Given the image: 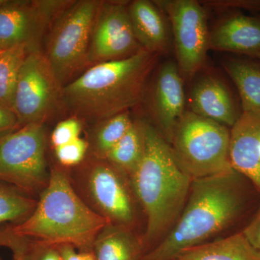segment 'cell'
Masks as SVG:
<instances>
[{"label": "cell", "instance_id": "1", "mask_svg": "<svg viewBox=\"0 0 260 260\" xmlns=\"http://www.w3.org/2000/svg\"><path fill=\"white\" fill-rule=\"evenodd\" d=\"M249 179L234 170L191 181L187 200L170 232L142 260H172L208 242L242 218L251 200Z\"/></svg>", "mask_w": 260, "mask_h": 260}, {"label": "cell", "instance_id": "2", "mask_svg": "<svg viewBox=\"0 0 260 260\" xmlns=\"http://www.w3.org/2000/svg\"><path fill=\"white\" fill-rule=\"evenodd\" d=\"M145 136L144 156L129 177L146 218L144 233L140 236L145 254L174 226L185 205L193 180L177 164L167 140L148 123L145 124Z\"/></svg>", "mask_w": 260, "mask_h": 260}, {"label": "cell", "instance_id": "3", "mask_svg": "<svg viewBox=\"0 0 260 260\" xmlns=\"http://www.w3.org/2000/svg\"><path fill=\"white\" fill-rule=\"evenodd\" d=\"M158 55L142 49L134 55L92 65L61 89V102L75 116L105 121L128 112L144 98Z\"/></svg>", "mask_w": 260, "mask_h": 260}, {"label": "cell", "instance_id": "4", "mask_svg": "<svg viewBox=\"0 0 260 260\" xmlns=\"http://www.w3.org/2000/svg\"><path fill=\"white\" fill-rule=\"evenodd\" d=\"M108 223L82 200L67 169L59 166L51 169L31 215L23 223L10 225L18 235L44 244L93 251L95 238Z\"/></svg>", "mask_w": 260, "mask_h": 260}, {"label": "cell", "instance_id": "5", "mask_svg": "<svg viewBox=\"0 0 260 260\" xmlns=\"http://www.w3.org/2000/svg\"><path fill=\"white\" fill-rule=\"evenodd\" d=\"M78 167L70 180L89 208L109 223L134 230L140 205L129 177L107 160L95 157Z\"/></svg>", "mask_w": 260, "mask_h": 260}, {"label": "cell", "instance_id": "6", "mask_svg": "<svg viewBox=\"0 0 260 260\" xmlns=\"http://www.w3.org/2000/svg\"><path fill=\"white\" fill-rule=\"evenodd\" d=\"M229 145L227 126L191 112H184L170 143L177 164L192 179L232 169Z\"/></svg>", "mask_w": 260, "mask_h": 260}, {"label": "cell", "instance_id": "7", "mask_svg": "<svg viewBox=\"0 0 260 260\" xmlns=\"http://www.w3.org/2000/svg\"><path fill=\"white\" fill-rule=\"evenodd\" d=\"M101 3L73 1L52 23L44 54L61 88L89 64L92 32Z\"/></svg>", "mask_w": 260, "mask_h": 260}, {"label": "cell", "instance_id": "8", "mask_svg": "<svg viewBox=\"0 0 260 260\" xmlns=\"http://www.w3.org/2000/svg\"><path fill=\"white\" fill-rule=\"evenodd\" d=\"M46 145L43 124H26L0 138V181L34 198L39 196L50 175Z\"/></svg>", "mask_w": 260, "mask_h": 260}, {"label": "cell", "instance_id": "9", "mask_svg": "<svg viewBox=\"0 0 260 260\" xmlns=\"http://www.w3.org/2000/svg\"><path fill=\"white\" fill-rule=\"evenodd\" d=\"M155 3L169 19L179 73L183 79H191L204 66L210 49V32L204 8L194 0Z\"/></svg>", "mask_w": 260, "mask_h": 260}, {"label": "cell", "instance_id": "10", "mask_svg": "<svg viewBox=\"0 0 260 260\" xmlns=\"http://www.w3.org/2000/svg\"><path fill=\"white\" fill-rule=\"evenodd\" d=\"M61 89L44 52L29 51L19 74L13 104L20 126L44 124L61 102Z\"/></svg>", "mask_w": 260, "mask_h": 260}, {"label": "cell", "instance_id": "11", "mask_svg": "<svg viewBox=\"0 0 260 260\" xmlns=\"http://www.w3.org/2000/svg\"><path fill=\"white\" fill-rule=\"evenodd\" d=\"M73 1L12 0L0 9V50L25 45L29 51L39 44L49 25Z\"/></svg>", "mask_w": 260, "mask_h": 260}, {"label": "cell", "instance_id": "12", "mask_svg": "<svg viewBox=\"0 0 260 260\" xmlns=\"http://www.w3.org/2000/svg\"><path fill=\"white\" fill-rule=\"evenodd\" d=\"M143 49L132 27L127 3L102 2L89 51V64L134 55Z\"/></svg>", "mask_w": 260, "mask_h": 260}, {"label": "cell", "instance_id": "13", "mask_svg": "<svg viewBox=\"0 0 260 260\" xmlns=\"http://www.w3.org/2000/svg\"><path fill=\"white\" fill-rule=\"evenodd\" d=\"M183 81L177 62L172 60L166 61L158 67L152 81L149 108L157 126L154 127L169 145L185 112Z\"/></svg>", "mask_w": 260, "mask_h": 260}, {"label": "cell", "instance_id": "14", "mask_svg": "<svg viewBox=\"0 0 260 260\" xmlns=\"http://www.w3.org/2000/svg\"><path fill=\"white\" fill-rule=\"evenodd\" d=\"M259 144L260 116L242 112L230 132L231 165L260 193Z\"/></svg>", "mask_w": 260, "mask_h": 260}, {"label": "cell", "instance_id": "15", "mask_svg": "<svg viewBox=\"0 0 260 260\" xmlns=\"http://www.w3.org/2000/svg\"><path fill=\"white\" fill-rule=\"evenodd\" d=\"M128 12L135 37L143 49L158 56L172 52L174 43L170 23L155 2H131Z\"/></svg>", "mask_w": 260, "mask_h": 260}, {"label": "cell", "instance_id": "16", "mask_svg": "<svg viewBox=\"0 0 260 260\" xmlns=\"http://www.w3.org/2000/svg\"><path fill=\"white\" fill-rule=\"evenodd\" d=\"M189 103L191 112L225 126L235 124L239 113L230 90L213 75H203L195 80Z\"/></svg>", "mask_w": 260, "mask_h": 260}, {"label": "cell", "instance_id": "17", "mask_svg": "<svg viewBox=\"0 0 260 260\" xmlns=\"http://www.w3.org/2000/svg\"><path fill=\"white\" fill-rule=\"evenodd\" d=\"M210 49L254 57L260 54V18L235 13L210 32Z\"/></svg>", "mask_w": 260, "mask_h": 260}, {"label": "cell", "instance_id": "18", "mask_svg": "<svg viewBox=\"0 0 260 260\" xmlns=\"http://www.w3.org/2000/svg\"><path fill=\"white\" fill-rule=\"evenodd\" d=\"M95 260H142L145 254L140 236L123 225L108 223L93 245Z\"/></svg>", "mask_w": 260, "mask_h": 260}, {"label": "cell", "instance_id": "19", "mask_svg": "<svg viewBox=\"0 0 260 260\" xmlns=\"http://www.w3.org/2000/svg\"><path fill=\"white\" fill-rule=\"evenodd\" d=\"M172 260H260V253L240 232L193 246Z\"/></svg>", "mask_w": 260, "mask_h": 260}, {"label": "cell", "instance_id": "20", "mask_svg": "<svg viewBox=\"0 0 260 260\" xmlns=\"http://www.w3.org/2000/svg\"><path fill=\"white\" fill-rule=\"evenodd\" d=\"M224 69L237 87L243 112L260 116V64L247 59H226Z\"/></svg>", "mask_w": 260, "mask_h": 260}, {"label": "cell", "instance_id": "21", "mask_svg": "<svg viewBox=\"0 0 260 260\" xmlns=\"http://www.w3.org/2000/svg\"><path fill=\"white\" fill-rule=\"evenodd\" d=\"M144 121H133L129 129L104 160L129 177L144 156L146 136Z\"/></svg>", "mask_w": 260, "mask_h": 260}, {"label": "cell", "instance_id": "22", "mask_svg": "<svg viewBox=\"0 0 260 260\" xmlns=\"http://www.w3.org/2000/svg\"><path fill=\"white\" fill-rule=\"evenodd\" d=\"M0 247L9 249L14 260H61L56 246L19 236L10 224L0 225Z\"/></svg>", "mask_w": 260, "mask_h": 260}, {"label": "cell", "instance_id": "23", "mask_svg": "<svg viewBox=\"0 0 260 260\" xmlns=\"http://www.w3.org/2000/svg\"><path fill=\"white\" fill-rule=\"evenodd\" d=\"M29 51L25 45L0 50V104L12 111L19 74Z\"/></svg>", "mask_w": 260, "mask_h": 260}, {"label": "cell", "instance_id": "24", "mask_svg": "<svg viewBox=\"0 0 260 260\" xmlns=\"http://www.w3.org/2000/svg\"><path fill=\"white\" fill-rule=\"evenodd\" d=\"M37 204V198L0 181V225L23 223L31 215Z\"/></svg>", "mask_w": 260, "mask_h": 260}, {"label": "cell", "instance_id": "25", "mask_svg": "<svg viewBox=\"0 0 260 260\" xmlns=\"http://www.w3.org/2000/svg\"><path fill=\"white\" fill-rule=\"evenodd\" d=\"M129 112L103 121L93 137L94 157L105 159L133 124Z\"/></svg>", "mask_w": 260, "mask_h": 260}, {"label": "cell", "instance_id": "26", "mask_svg": "<svg viewBox=\"0 0 260 260\" xmlns=\"http://www.w3.org/2000/svg\"><path fill=\"white\" fill-rule=\"evenodd\" d=\"M89 144L86 140L79 138L54 148L56 159L64 169L78 167L85 160Z\"/></svg>", "mask_w": 260, "mask_h": 260}, {"label": "cell", "instance_id": "27", "mask_svg": "<svg viewBox=\"0 0 260 260\" xmlns=\"http://www.w3.org/2000/svg\"><path fill=\"white\" fill-rule=\"evenodd\" d=\"M82 130L81 121L75 116L58 123L51 135V143L54 149L80 138Z\"/></svg>", "mask_w": 260, "mask_h": 260}, {"label": "cell", "instance_id": "28", "mask_svg": "<svg viewBox=\"0 0 260 260\" xmlns=\"http://www.w3.org/2000/svg\"><path fill=\"white\" fill-rule=\"evenodd\" d=\"M20 126L15 112L0 104V138L13 133Z\"/></svg>", "mask_w": 260, "mask_h": 260}, {"label": "cell", "instance_id": "29", "mask_svg": "<svg viewBox=\"0 0 260 260\" xmlns=\"http://www.w3.org/2000/svg\"><path fill=\"white\" fill-rule=\"evenodd\" d=\"M242 232L251 245L260 253V204L254 217Z\"/></svg>", "mask_w": 260, "mask_h": 260}, {"label": "cell", "instance_id": "30", "mask_svg": "<svg viewBox=\"0 0 260 260\" xmlns=\"http://www.w3.org/2000/svg\"><path fill=\"white\" fill-rule=\"evenodd\" d=\"M207 5L222 8L244 9L249 11L259 12L260 0H232V1H209Z\"/></svg>", "mask_w": 260, "mask_h": 260}, {"label": "cell", "instance_id": "31", "mask_svg": "<svg viewBox=\"0 0 260 260\" xmlns=\"http://www.w3.org/2000/svg\"><path fill=\"white\" fill-rule=\"evenodd\" d=\"M61 260H95L93 251H79L73 246H57Z\"/></svg>", "mask_w": 260, "mask_h": 260}, {"label": "cell", "instance_id": "32", "mask_svg": "<svg viewBox=\"0 0 260 260\" xmlns=\"http://www.w3.org/2000/svg\"><path fill=\"white\" fill-rule=\"evenodd\" d=\"M11 1L12 0H0V9L9 5Z\"/></svg>", "mask_w": 260, "mask_h": 260}, {"label": "cell", "instance_id": "33", "mask_svg": "<svg viewBox=\"0 0 260 260\" xmlns=\"http://www.w3.org/2000/svg\"><path fill=\"white\" fill-rule=\"evenodd\" d=\"M254 58H256V59H257L258 60H259L260 61V54H256V56H254Z\"/></svg>", "mask_w": 260, "mask_h": 260}, {"label": "cell", "instance_id": "34", "mask_svg": "<svg viewBox=\"0 0 260 260\" xmlns=\"http://www.w3.org/2000/svg\"><path fill=\"white\" fill-rule=\"evenodd\" d=\"M259 155H260V144H259Z\"/></svg>", "mask_w": 260, "mask_h": 260}, {"label": "cell", "instance_id": "35", "mask_svg": "<svg viewBox=\"0 0 260 260\" xmlns=\"http://www.w3.org/2000/svg\"><path fill=\"white\" fill-rule=\"evenodd\" d=\"M0 260H1V259H0Z\"/></svg>", "mask_w": 260, "mask_h": 260}]
</instances>
